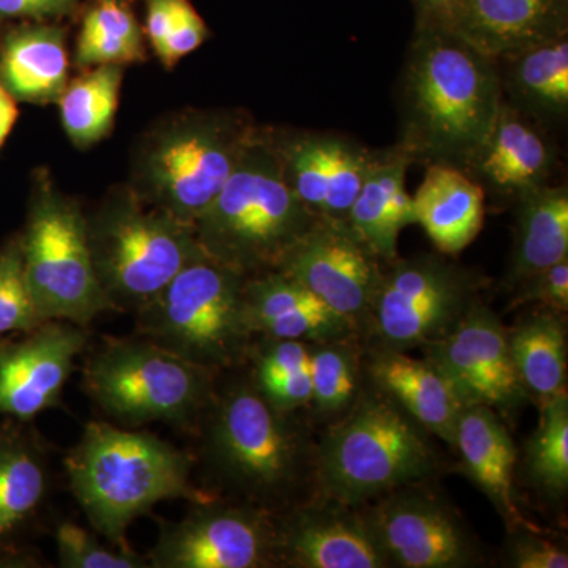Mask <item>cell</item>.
<instances>
[{
	"label": "cell",
	"mask_w": 568,
	"mask_h": 568,
	"mask_svg": "<svg viewBox=\"0 0 568 568\" xmlns=\"http://www.w3.org/2000/svg\"><path fill=\"white\" fill-rule=\"evenodd\" d=\"M3 342H6V339H0V346H2Z\"/></svg>",
	"instance_id": "45"
},
{
	"label": "cell",
	"mask_w": 568,
	"mask_h": 568,
	"mask_svg": "<svg viewBox=\"0 0 568 568\" xmlns=\"http://www.w3.org/2000/svg\"><path fill=\"white\" fill-rule=\"evenodd\" d=\"M410 163L413 159L399 144L375 152L347 215V223L379 260L395 261L399 233L416 223L413 196L406 192Z\"/></svg>",
	"instance_id": "21"
},
{
	"label": "cell",
	"mask_w": 568,
	"mask_h": 568,
	"mask_svg": "<svg viewBox=\"0 0 568 568\" xmlns=\"http://www.w3.org/2000/svg\"><path fill=\"white\" fill-rule=\"evenodd\" d=\"M428 351L429 361L447 377L465 406H488L508 414L528 396L511 358L508 332L480 302H474L458 324Z\"/></svg>",
	"instance_id": "15"
},
{
	"label": "cell",
	"mask_w": 568,
	"mask_h": 568,
	"mask_svg": "<svg viewBox=\"0 0 568 568\" xmlns=\"http://www.w3.org/2000/svg\"><path fill=\"white\" fill-rule=\"evenodd\" d=\"M82 325L44 321L18 343L0 346V414L31 420L58 405L78 355L88 346Z\"/></svg>",
	"instance_id": "16"
},
{
	"label": "cell",
	"mask_w": 568,
	"mask_h": 568,
	"mask_svg": "<svg viewBox=\"0 0 568 568\" xmlns=\"http://www.w3.org/2000/svg\"><path fill=\"white\" fill-rule=\"evenodd\" d=\"M145 61L144 36L133 11L123 2H99L82 20L74 65H130Z\"/></svg>",
	"instance_id": "30"
},
{
	"label": "cell",
	"mask_w": 568,
	"mask_h": 568,
	"mask_svg": "<svg viewBox=\"0 0 568 568\" xmlns=\"http://www.w3.org/2000/svg\"><path fill=\"white\" fill-rule=\"evenodd\" d=\"M310 345L298 339L264 338L250 346L253 386L275 409L294 413L312 403Z\"/></svg>",
	"instance_id": "29"
},
{
	"label": "cell",
	"mask_w": 568,
	"mask_h": 568,
	"mask_svg": "<svg viewBox=\"0 0 568 568\" xmlns=\"http://www.w3.org/2000/svg\"><path fill=\"white\" fill-rule=\"evenodd\" d=\"M20 237L26 278L41 320L85 327L102 313L114 312L93 268L84 209L47 170L33 179Z\"/></svg>",
	"instance_id": "9"
},
{
	"label": "cell",
	"mask_w": 568,
	"mask_h": 568,
	"mask_svg": "<svg viewBox=\"0 0 568 568\" xmlns=\"http://www.w3.org/2000/svg\"><path fill=\"white\" fill-rule=\"evenodd\" d=\"M43 323L26 278L18 234L0 248V339L28 334Z\"/></svg>",
	"instance_id": "34"
},
{
	"label": "cell",
	"mask_w": 568,
	"mask_h": 568,
	"mask_svg": "<svg viewBox=\"0 0 568 568\" xmlns=\"http://www.w3.org/2000/svg\"><path fill=\"white\" fill-rule=\"evenodd\" d=\"M499 62L418 18L402 80V141L410 159L466 171L503 106Z\"/></svg>",
	"instance_id": "1"
},
{
	"label": "cell",
	"mask_w": 568,
	"mask_h": 568,
	"mask_svg": "<svg viewBox=\"0 0 568 568\" xmlns=\"http://www.w3.org/2000/svg\"><path fill=\"white\" fill-rule=\"evenodd\" d=\"M519 302H541L552 312L566 313L568 310V257L523 283Z\"/></svg>",
	"instance_id": "39"
},
{
	"label": "cell",
	"mask_w": 568,
	"mask_h": 568,
	"mask_svg": "<svg viewBox=\"0 0 568 568\" xmlns=\"http://www.w3.org/2000/svg\"><path fill=\"white\" fill-rule=\"evenodd\" d=\"M508 63L506 89L515 110L536 118H564L568 110V40L566 37L526 48L500 59Z\"/></svg>",
	"instance_id": "27"
},
{
	"label": "cell",
	"mask_w": 568,
	"mask_h": 568,
	"mask_svg": "<svg viewBox=\"0 0 568 568\" xmlns=\"http://www.w3.org/2000/svg\"><path fill=\"white\" fill-rule=\"evenodd\" d=\"M413 204L416 223L444 254L463 252L484 226V186L459 168L428 164Z\"/></svg>",
	"instance_id": "23"
},
{
	"label": "cell",
	"mask_w": 568,
	"mask_h": 568,
	"mask_svg": "<svg viewBox=\"0 0 568 568\" xmlns=\"http://www.w3.org/2000/svg\"><path fill=\"white\" fill-rule=\"evenodd\" d=\"M362 518L388 567L462 568L477 562L473 537L435 496L396 488Z\"/></svg>",
	"instance_id": "13"
},
{
	"label": "cell",
	"mask_w": 568,
	"mask_h": 568,
	"mask_svg": "<svg viewBox=\"0 0 568 568\" xmlns=\"http://www.w3.org/2000/svg\"><path fill=\"white\" fill-rule=\"evenodd\" d=\"M18 115L20 110H18L17 100L0 85V148L6 144L7 138L18 121Z\"/></svg>",
	"instance_id": "42"
},
{
	"label": "cell",
	"mask_w": 568,
	"mask_h": 568,
	"mask_svg": "<svg viewBox=\"0 0 568 568\" xmlns=\"http://www.w3.org/2000/svg\"><path fill=\"white\" fill-rule=\"evenodd\" d=\"M416 2L418 18L444 24L450 17L452 10L457 6L458 0H416Z\"/></svg>",
	"instance_id": "43"
},
{
	"label": "cell",
	"mask_w": 568,
	"mask_h": 568,
	"mask_svg": "<svg viewBox=\"0 0 568 568\" xmlns=\"http://www.w3.org/2000/svg\"><path fill=\"white\" fill-rule=\"evenodd\" d=\"M207 409L201 452L219 487L267 511L293 495L316 457L294 413L275 409L252 379L213 395Z\"/></svg>",
	"instance_id": "5"
},
{
	"label": "cell",
	"mask_w": 568,
	"mask_h": 568,
	"mask_svg": "<svg viewBox=\"0 0 568 568\" xmlns=\"http://www.w3.org/2000/svg\"><path fill=\"white\" fill-rule=\"evenodd\" d=\"M257 130L242 110L185 108L171 112L134 141L126 185L145 204L193 226Z\"/></svg>",
	"instance_id": "2"
},
{
	"label": "cell",
	"mask_w": 568,
	"mask_h": 568,
	"mask_svg": "<svg viewBox=\"0 0 568 568\" xmlns=\"http://www.w3.org/2000/svg\"><path fill=\"white\" fill-rule=\"evenodd\" d=\"M59 566L63 568H149L148 559L129 548H110L93 534L65 521L54 534Z\"/></svg>",
	"instance_id": "36"
},
{
	"label": "cell",
	"mask_w": 568,
	"mask_h": 568,
	"mask_svg": "<svg viewBox=\"0 0 568 568\" xmlns=\"http://www.w3.org/2000/svg\"><path fill=\"white\" fill-rule=\"evenodd\" d=\"M379 257L347 222L317 219L276 271L304 284L338 315L357 323L379 287Z\"/></svg>",
	"instance_id": "14"
},
{
	"label": "cell",
	"mask_w": 568,
	"mask_h": 568,
	"mask_svg": "<svg viewBox=\"0 0 568 568\" xmlns=\"http://www.w3.org/2000/svg\"><path fill=\"white\" fill-rule=\"evenodd\" d=\"M508 566L515 568H567L566 549L545 538L521 532L510 540Z\"/></svg>",
	"instance_id": "38"
},
{
	"label": "cell",
	"mask_w": 568,
	"mask_h": 568,
	"mask_svg": "<svg viewBox=\"0 0 568 568\" xmlns=\"http://www.w3.org/2000/svg\"><path fill=\"white\" fill-rule=\"evenodd\" d=\"M424 429L390 396H364L317 448L321 487L335 503L354 506L422 480L436 467Z\"/></svg>",
	"instance_id": "8"
},
{
	"label": "cell",
	"mask_w": 568,
	"mask_h": 568,
	"mask_svg": "<svg viewBox=\"0 0 568 568\" xmlns=\"http://www.w3.org/2000/svg\"><path fill=\"white\" fill-rule=\"evenodd\" d=\"M215 373L148 339H111L84 366L97 406L125 425L189 424L207 410Z\"/></svg>",
	"instance_id": "10"
},
{
	"label": "cell",
	"mask_w": 568,
	"mask_h": 568,
	"mask_svg": "<svg viewBox=\"0 0 568 568\" xmlns=\"http://www.w3.org/2000/svg\"><path fill=\"white\" fill-rule=\"evenodd\" d=\"M47 493L40 452L24 440L0 443V544L36 514Z\"/></svg>",
	"instance_id": "31"
},
{
	"label": "cell",
	"mask_w": 568,
	"mask_h": 568,
	"mask_svg": "<svg viewBox=\"0 0 568 568\" xmlns=\"http://www.w3.org/2000/svg\"><path fill=\"white\" fill-rule=\"evenodd\" d=\"M375 152L366 151L357 142L338 138L334 163L328 179L327 196L320 219L347 222L355 197L368 173Z\"/></svg>",
	"instance_id": "35"
},
{
	"label": "cell",
	"mask_w": 568,
	"mask_h": 568,
	"mask_svg": "<svg viewBox=\"0 0 568 568\" xmlns=\"http://www.w3.org/2000/svg\"><path fill=\"white\" fill-rule=\"evenodd\" d=\"M540 407V425L526 448V467L538 488L562 497L568 489V396Z\"/></svg>",
	"instance_id": "32"
},
{
	"label": "cell",
	"mask_w": 568,
	"mask_h": 568,
	"mask_svg": "<svg viewBox=\"0 0 568 568\" xmlns=\"http://www.w3.org/2000/svg\"><path fill=\"white\" fill-rule=\"evenodd\" d=\"M511 358L526 394L540 406L567 395V331L562 313L545 310L508 332Z\"/></svg>",
	"instance_id": "26"
},
{
	"label": "cell",
	"mask_w": 568,
	"mask_h": 568,
	"mask_svg": "<svg viewBox=\"0 0 568 568\" xmlns=\"http://www.w3.org/2000/svg\"><path fill=\"white\" fill-rule=\"evenodd\" d=\"M207 24L201 14L190 3V0H182L178 20H175L173 32L166 41L163 54L159 58L160 62L163 63L164 69H174L179 61L196 51L207 40Z\"/></svg>",
	"instance_id": "37"
},
{
	"label": "cell",
	"mask_w": 568,
	"mask_h": 568,
	"mask_svg": "<svg viewBox=\"0 0 568 568\" xmlns=\"http://www.w3.org/2000/svg\"><path fill=\"white\" fill-rule=\"evenodd\" d=\"M551 164L548 142L523 112L504 102L495 129L466 173H476L496 192L519 194L547 183Z\"/></svg>",
	"instance_id": "24"
},
{
	"label": "cell",
	"mask_w": 568,
	"mask_h": 568,
	"mask_svg": "<svg viewBox=\"0 0 568 568\" xmlns=\"http://www.w3.org/2000/svg\"><path fill=\"white\" fill-rule=\"evenodd\" d=\"M276 525L250 504L194 503L160 532L151 568H260L276 562Z\"/></svg>",
	"instance_id": "12"
},
{
	"label": "cell",
	"mask_w": 568,
	"mask_h": 568,
	"mask_svg": "<svg viewBox=\"0 0 568 568\" xmlns=\"http://www.w3.org/2000/svg\"><path fill=\"white\" fill-rule=\"evenodd\" d=\"M99 2H123V0H99Z\"/></svg>",
	"instance_id": "44"
},
{
	"label": "cell",
	"mask_w": 568,
	"mask_h": 568,
	"mask_svg": "<svg viewBox=\"0 0 568 568\" xmlns=\"http://www.w3.org/2000/svg\"><path fill=\"white\" fill-rule=\"evenodd\" d=\"M125 67L118 63L82 70L80 77L69 81L58 100L61 122L69 140L78 149H88L110 136Z\"/></svg>",
	"instance_id": "28"
},
{
	"label": "cell",
	"mask_w": 568,
	"mask_h": 568,
	"mask_svg": "<svg viewBox=\"0 0 568 568\" xmlns=\"http://www.w3.org/2000/svg\"><path fill=\"white\" fill-rule=\"evenodd\" d=\"M369 373L381 390L406 410L426 432L454 446L462 398L429 358L418 361L405 351H377Z\"/></svg>",
	"instance_id": "19"
},
{
	"label": "cell",
	"mask_w": 568,
	"mask_h": 568,
	"mask_svg": "<svg viewBox=\"0 0 568 568\" xmlns=\"http://www.w3.org/2000/svg\"><path fill=\"white\" fill-rule=\"evenodd\" d=\"M477 282L457 265L424 254L381 276L369 313L387 349L439 342L476 302Z\"/></svg>",
	"instance_id": "11"
},
{
	"label": "cell",
	"mask_w": 568,
	"mask_h": 568,
	"mask_svg": "<svg viewBox=\"0 0 568 568\" xmlns=\"http://www.w3.org/2000/svg\"><path fill=\"white\" fill-rule=\"evenodd\" d=\"M85 222L97 280L114 312L136 313L201 253L192 224L145 204L126 183L108 190Z\"/></svg>",
	"instance_id": "6"
},
{
	"label": "cell",
	"mask_w": 568,
	"mask_h": 568,
	"mask_svg": "<svg viewBox=\"0 0 568 568\" xmlns=\"http://www.w3.org/2000/svg\"><path fill=\"white\" fill-rule=\"evenodd\" d=\"M182 0H145V37L156 58L163 54L166 41L178 20Z\"/></svg>",
	"instance_id": "41"
},
{
	"label": "cell",
	"mask_w": 568,
	"mask_h": 568,
	"mask_svg": "<svg viewBox=\"0 0 568 568\" xmlns=\"http://www.w3.org/2000/svg\"><path fill=\"white\" fill-rule=\"evenodd\" d=\"M342 507H304L276 525V559L298 568H383L364 518Z\"/></svg>",
	"instance_id": "17"
},
{
	"label": "cell",
	"mask_w": 568,
	"mask_h": 568,
	"mask_svg": "<svg viewBox=\"0 0 568 568\" xmlns=\"http://www.w3.org/2000/svg\"><path fill=\"white\" fill-rule=\"evenodd\" d=\"M454 446L462 455L466 476L491 500L508 528L523 526L525 518L514 487L517 450L496 410L481 405L463 407Z\"/></svg>",
	"instance_id": "20"
},
{
	"label": "cell",
	"mask_w": 568,
	"mask_h": 568,
	"mask_svg": "<svg viewBox=\"0 0 568 568\" xmlns=\"http://www.w3.org/2000/svg\"><path fill=\"white\" fill-rule=\"evenodd\" d=\"M70 59L61 26L33 21L0 43V85L17 102L58 103L69 84Z\"/></svg>",
	"instance_id": "22"
},
{
	"label": "cell",
	"mask_w": 568,
	"mask_h": 568,
	"mask_svg": "<svg viewBox=\"0 0 568 568\" xmlns=\"http://www.w3.org/2000/svg\"><path fill=\"white\" fill-rule=\"evenodd\" d=\"M518 230L508 283L523 284L568 257V192L548 183L518 194Z\"/></svg>",
	"instance_id": "25"
},
{
	"label": "cell",
	"mask_w": 568,
	"mask_h": 568,
	"mask_svg": "<svg viewBox=\"0 0 568 568\" xmlns=\"http://www.w3.org/2000/svg\"><path fill=\"white\" fill-rule=\"evenodd\" d=\"M70 488L92 528L126 548V529L163 500L209 499L193 488L192 459L151 433L85 426L65 458Z\"/></svg>",
	"instance_id": "4"
},
{
	"label": "cell",
	"mask_w": 568,
	"mask_h": 568,
	"mask_svg": "<svg viewBox=\"0 0 568 568\" xmlns=\"http://www.w3.org/2000/svg\"><path fill=\"white\" fill-rule=\"evenodd\" d=\"M316 220L284 178L272 130L260 129L193 233L205 256L248 278L276 271Z\"/></svg>",
	"instance_id": "3"
},
{
	"label": "cell",
	"mask_w": 568,
	"mask_h": 568,
	"mask_svg": "<svg viewBox=\"0 0 568 568\" xmlns=\"http://www.w3.org/2000/svg\"><path fill=\"white\" fill-rule=\"evenodd\" d=\"M80 0H0V18L48 21L70 17Z\"/></svg>",
	"instance_id": "40"
},
{
	"label": "cell",
	"mask_w": 568,
	"mask_h": 568,
	"mask_svg": "<svg viewBox=\"0 0 568 568\" xmlns=\"http://www.w3.org/2000/svg\"><path fill=\"white\" fill-rule=\"evenodd\" d=\"M568 0H458L444 28L481 54H517L567 36Z\"/></svg>",
	"instance_id": "18"
},
{
	"label": "cell",
	"mask_w": 568,
	"mask_h": 568,
	"mask_svg": "<svg viewBox=\"0 0 568 568\" xmlns=\"http://www.w3.org/2000/svg\"><path fill=\"white\" fill-rule=\"evenodd\" d=\"M357 357L346 339L310 345L312 403L323 414L351 405L357 390Z\"/></svg>",
	"instance_id": "33"
},
{
	"label": "cell",
	"mask_w": 568,
	"mask_h": 568,
	"mask_svg": "<svg viewBox=\"0 0 568 568\" xmlns=\"http://www.w3.org/2000/svg\"><path fill=\"white\" fill-rule=\"evenodd\" d=\"M246 276L196 254L149 304L136 312L141 338L219 373L248 355Z\"/></svg>",
	"instance_id": "7"
}]
</instances>
